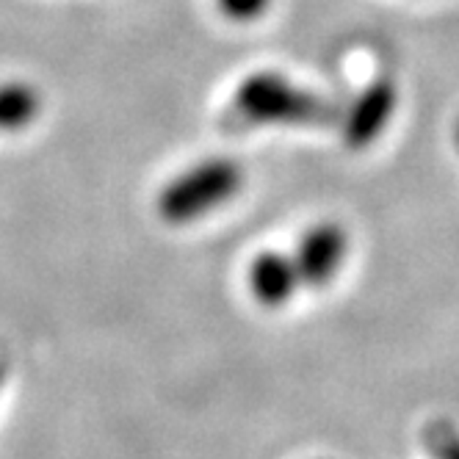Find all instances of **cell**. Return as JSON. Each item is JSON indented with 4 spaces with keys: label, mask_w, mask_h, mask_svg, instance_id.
Listing matches in <instances>:
<instances>
[{
    "label": "cell",
    "mask_w": 459,
    "mask_h": 459,
    "mask_svg": "<svg viewBox=\"0 0 459 459\" xmlns=\"http://www.w3.org/2000/svg\"><path fill=\"white\" fill-rule=\"evenodd\" d=\"M233 111L247 125H305L326 114L313 91L299 89L277 73L249 75L233 97Z\"/></svg>",
    "instance_id": "2"
},
{
    "label": "cell",
    "mask_w": 459,
    "mask_h": 459,
    "mask_svg": "<svg viewBox=\"0 0 459 459\" xmlns=\"http://www.w3.org/2000/svg\"><path fill=\"white\" fill-rule=\"evenodd\" d=\"M349 247V233L338 221H318L305 230L297 241V249L290 252L302 288L321 290L330 285L346 266Z\"/></svg>",
    "instance_id": "3"
},
{
    "label": "cell",
    "mask_w": 459,
    "mask_h": 459,
    "mask_svg": "<svg viewBox=\"0 0 459 459\" xmlns=\"http://www.w3.org/2000/svg\"><path fill=\"white\" fill-rule=\"evenodd\" d=\"M393 106H396V89H393L387 81L371 83L363 94L357 97V103L346 114L343 142L351 150H363L371 142H377L379 134L385 130V125L393 117Z\"/></svg>",
    "instance_id": "5"
},
{
    "label": "cell",
    "mask_w": 459,
    "mask_h": 459,
    "mask_svg": "<svg viewBox=\"0 0 459 459\" xmlns=\"http://www.w3.org/2000/svg\"><path fill=\"white\" fill-rule=\"evenodd\" d=\"M4 385H6V366L0 363V390H4Z\"/></svg>",
    "instance_id": "8"
},
{
    "label": "cell",
    "mask_w": 459,
    "mask_h": 459,
    "mask_svg": "<svg viewBox=\"0 0 459 459\" xmlns=\"http://www.w3.org/2000/svg\"><path fill=\"white\" fill-rule=\"evenodd\" d=\"M272 0H219V6L227 17H233L236 22H252L269 9Z\"/></svg>",
    "instance_id": "7"
},
{
    "label": "cell",
    "mask_w": 459,
    "mask_h": 459,
    "mask_svg": "<svg viewBox=\"0 0 459 459\" xmlns=\"http://www.w3.org/2000/svg\"><path fill=\"white\" fill-rule=\"evenodd\" d=\"M39 117V91L28 83L0 86V134H17Z\"/></svg>",
    "instance_id": "6"
},
{
    "label": "cell",
    "mask_w": 459,
    "mask_h": 459,
    "mask_svg": "<svg viewBox=\"0 0 459 459\" xmlns=\"http://www.w3.org/2000/svg\"><path fill=\"white\" fill-rule=\"evenodd\" d=\"M244 169L233 158L200 160L160 188L155 211L172 227L194 224L233 203L244 188Z\"/></svg>",
    "instance_id": "1"
},
{
    "label": "cell",
    "mask_w": 459,
    "mask_h": 459,
    "mask_svg": "<svg viewBox=\"0 0 459 459\" xmlns=\"http://www.w3.org/2000/svg\"><path fill=\"white\" fill-rule=\"evenodd\" d=\"M247 285H249L252 299L260 307L280 310L297 297L302 280L290 255L280 249H266L252 257V264L247 269Z\"/></svg>",
    "instance_id": "4"
}]
</instances>
